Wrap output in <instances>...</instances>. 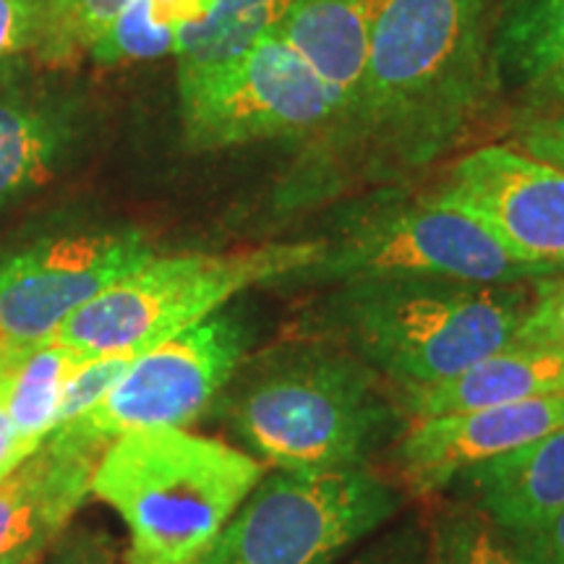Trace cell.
Here are the masks:
<instances>
[{
    "label": "cell",
    "mask_w": 564,
    "mask_h": 564,
    "mask_svg": "<svg viewBox=\"0 0 564 564\" xmlns=\"http://www.w3.org/2000/svg\"><path fill=\"white\" fill-rule=\"evenodd\" d=\"M267 465L188 429H144L112 440L91 494L129 531V564H196L215 544Z\"/></svg>",
    "instance_id": "cell-1"
},
{
    "label": "cell",
    "mask_w": 564,
    "mask_h": 564,
    "mask_svg": "<svg viewBox=\"0 0 564 564\" xmlns=\"http://www.w3.org/2000/svg\"><path fill=\"white\" fill-rule=\"evenodd\" d=\"M403 408L356 352L303 348L249 373L228 423L249 455L280 470L364 468L398 434Z\"/></svg>",
    "instance_id": "cell-2"
},
{
    "label": "cell",
    "mask_w": 564,
    "mask_h": 564,
    "mask_svg": "<svg viewBox=\"0 0 564 564\" xmlns=\"http://www.w3.org/2000/svg\"><path fill=\"white\" fill-rule=\"evenodd\" d=\"M533 285L447 278L345 282L335 314L356 356L400 390L455 377L518 337Z\"/></svg>",
    "instance_id": "cell-3"
},
{
    "label": "cell",
    "mask_w": 564,
    "mask_h": 564,
    "mask_svg": "<svg viewBox=\"0 0 564 564\" xmlns=\"http://www.w3.org/2000/svg\"><path fill=\"white\" fill-rule=\"evenodd\" d=\"M324 253L327 241H280L225 253L152 257L82 306L53 340L84 358H137L215 316L232 295L314 270Z\"/></svg>",
    "instance_id": "cell-4"
},
{
    "label": "cell",
    "mask_w": 564,
    "mask_h": 564,
    "mask_svg": "<svg viewBox=\"0 0 564 564\" xmlns=\"http://www.w3.org/2000/svg\"><path fill=\"white\" fill-rule=\"evenodd\" d=\"M486 0H379L356 110L400 133L447 131L484 76Z\"/></svg>",
    "instance_id": "cell-5"
},
{
    "label": "cell",
    "mask_w": 564,
    "mask_h": 564,
    "mask_svg": "<svg viewBox=\"0 0 564 564\" xmlns=\"http://www.w3.org/2000/svg\"><path fill=\"white\" fill-rule=\"evenodd\" d=\"M400 510V491L364 468L267 470L196 564H337Z\"/></svg>",
    "instance_id": "cell-6"
},
{
    "label": "cell",
    "mask_w": 564,
    "mask_h": 564,
    "mask_svg": "<svg viewBox=\"0 0 564 564\" xmlns=\"http://www.w3.org/2000/svg\"><path fill=\"white\" fill-rule=\"evenodd\" d=\"M178 91L186 141L196 150L291 137L345 112L343 97L274 32L217 66L178 74Z\"/></svg>",
    "instance_id": "cell-7"
},
{
    "label": "cell",
    "mask_w": 564,
    "mask_h": 564,
    "mask_svg": "<svg viewBox=\"0 0 564 564\" xmlns=\"http://www.w3.org/2000/svg\"><path fill=\"white\" fill-rule=\"evenodd\" d=\"M340 282L371 278H447L512 285L549 270L523 262L499 238L449 204L423 199L382 207L358 220L314 267Z\"/></svg>",
    "instance_id": "cell-8"
},
{
    "label": "cell",
    "mask_w": 564,
    "mask_h": 564,
    "mask_svg": "<svg viewBox=\"0 0 564 564\" xmlns=\"http://www.w3.org/2000/svg\"><path fill=\"white\" fill-rule=\"evenodd\" d=\"M249 348L236 316L215 314L131 361L91 411L53 432L74 447L102 453L118 436L144 429H186L220 398Z\"/></svg>",
    "instance_id": "cell-9"
},
{
    "label": "cell",
    "mask_w": 564,
    "mask_h": 564,
    "mask_svg": "<svg viewBox=\"0 0 564 564\" xmlns=\"http://www.w3.org/2000/svg\"><path fill=\"white\" fill-rule=\"evenodd\" d=\"M152 257L137 230L55 236L0 257V335L11 348L51 343L82 306Z\"/></svg>",
    "instance_id": "cell-10"
},
{
    "label": "cell",
    "mask_w": 564,
    "mask_h": 564,
    "mask_svg": "<svg viewBox=\"0 0 564 564\" xmlns=\"http://www.w3.org/2000/svg\"><path fill=\"white\" fill-rule=\"evenodd\" d=\"M436 199L481 223L523 262L564 267L562 167L512 147H481L457 160Z\"/></svg>",
    "instance_id": "cell-11"
},
{
    "label": "cell",
    "mask_w": 564,
    "mask_h": 564,
    "mask_svg": "<svg viewBox=\"0 0 564 564\" xmlns=\"http://www.w3.org/2000/svg\"><path fill=\"white\" fill-rule=\"evenodd\" d=\"M564 426V392L523 403L415 419L400 434L398 465L419 494L442 491L465 470Z\"/></svg>",
    "instance_id": "cell-12"
},
{
    "label": "cell",
    "mask_w": 564,
    "mask_h": 564,
    "mask_svg": "<svg viewBox=\"0 0 564 564\" xmlns=\"http://www.w3.org/2000/svg\"><path fill=\"white\" fill-rule=\"evenodd\" d=\"M100 455L45 440L0 478V564H42L91 494Z\"/></svg>",
    "instance_id": "cell-13"
},
{
    "label": "cell",
    "mask_w": 564,
    "mask_h": 564,
    "mask_svg": "<svg viewBox=\"0 0 564 564\" xmlns=\"http://www.w3.org/2000/svg\"><path fill=\"white\" fill-rule=\"evenodd\" d=\"M562 392L564 352L549 345L512 340L444 382L400 390L398 403L403 413L415 421L523 403V400Z\"/></svg>",
    "instance_id": "cell-14"
},
{
    "label": "cell",
    "mask_w": 564,
    "mask_h": 564,
    "mask_svg": "<svg viewBox=\"0 0 564 564\" xmlns=\"http://www.w3.org/2000/svg\"><path fill=\"white\" fill-rule=\"evenodd\" d=\"M460 481L502 535L549 523L564 510V426L465 470Z\"/></svg>",
    "instance_id": "cell-15"
},
{
    "label": "cell",
    "mask_w": 564,
    "mask_h": 564,
    "mask_svg": "<svg viewBox=\"0 0 564 564\" xmlns=\"http://www.w3.org/2000/svg\"><path fill=\"white\" fill-rule=\"evenodd\" d=\"M379 0H293L278 37L343 97L345 110L361 97L371 24Z\"/></svg>",
    "instance_id": "cell-16"
},
{
    "label": "cell",
    "mask_w": 564,
    "mask_h": 564,
    "mask_svg": "<svg viewBox=\"0 0 564 564\" xmlns=\"http://www.w3.org/2000/svg\"><path fill=\"white\" fill-rule=\"evenodd\" d=\"M87 361L58 340L11 348L0 364V403L30 447L53 434L68 379Z\"/></svg>",
    "instance_id": "cell-17"
},
{
    "label": "cell",
    "mask_w": 564,
    "mask_h": 564,
    "mask_svg": "<svg viewBox=\"0 0 564 564\" xmlns=\"http://www.w3.org/2000/svg\"><path fill=\"white\" fill-rule=\"evenodd\" d=\"M499 55L528 89L564 102V0H512Z\"/></svg>",
    "instance_id": "cell-18"
},
{
    "label": "cell",
    "mask_w": 564,
    "mask_h": 564,
    "mask_svg": "<svg viewBox=\"0 0 564 564\" xmlns=\"http://www.w3.org/2000/svg\"><path fill=\"white\" fill-rule=\"evenodd\" d=\"M212 6L215 0H129L89 51L91 61L112 66L175 55L181 34L199 24Z\"/></svg>",
    "instance_id": "cell-19"
},
{
    "label": "cell",
    "mask_w": 564,
    "mask_h": 564,
    "mask_svg": "<svg viewBox=\"0 0 564 564\" xmlns=\"http://www.w3.org/2000/svg\"><path fill=\"white\" fill-rule=\"evenodd\" d=\"M293 0H215L199 24L178 40V74H192L243 53L264 34L274 32Z\"/></svg>",
    "instance_id": "cell-20"
},
{
    "label": "cell",
    "mask_w": 564,
    "mask_h": 564,
    "mask_svg": "<svg viewBox=\"0 0 564 564\" xmlns=\"http://www.w3.org/2000/svg\"><path fill=\"white\" fill-rule=\"evenodd\" d=\"M58 147L61 131L51 118L0 102V202L45 181Z\"/></svg>",
    "instance_id": "cell-21"
},
{
    "label": "cell",
    "mask_w": 564,
    "mask_h": 564,
    "mask_svg": "<svg viewBox=\"0 0 564 564\" xmlns=\"http://www.w3.org/2000/svg\"><path fill=\"white\" fill-rule=\"evenodd\" d=\"M129 0H40L34 53L45 66H68L89 55Z\"/></svg>",
    "instance_id": "cell-22"
},
{
    "label": "cell",
    "mask_w": 564,
    "mask_h": 564,
    "mask_svg": "<svg viewBox=\"0 0 564 564\" xmlns=\"http://www.w3.org/2000/svg\"><path fill=\"white\" fill-rule=\"evenodd\" d=\"M434 564H520L505 535L478 510H453L436 518Z\"/></svg>",
    "instance_id": "cell-23"
},
{
    "label": "cell",
    "mask_w": 564,
    "mask_h": 564,
    "mask_svg": "<svg viewBox=\"0 0 564 564\" xmlns=\"http://www.w3.org/2000/svg\"><path fill=\"white\" fill-rule=\"evenodd\" d=\"M133 358L131 356H105V358H87L74 377L68 379L66 392H63L58 421H55L53 432L68 426L70 421L82 419L84 413L91 411L100 400L108 394L118 379L123 377Z\"/></svg>",
    "instance_id": "cell-24"
},
{
    "label": "cell",
    "mask_w": 564,
    "mask_h": 564,
    "mask_svg": "<svg viewBox=\"0 0 564 564\" xmlns=\"http://www.w3.org/2000/svg\"><path fill=\"white\" fill-rule=\"evenodd\" d=\"M564 270V267H562ZM554 270L533 280L531 308L520 324V343L549 345L564 352V272Z\"/></svg>",
    "instance_id": "cell-25"
},
{
    "label": "cell",
    "mask_w": 564,
    "mask_h": 564,
    "mask_svg": "<svg viewBox=\"0 0 564 564\" xmlns=\"http://www.w3.org/2000/svg\"><path fill=\"white\" fill-rule=\"evenodd\" d=\"M520 564H564V510L533 531L505 535Z\"/></svg>",
    "instance_id": "cell-26"
},
{
    "label": "cell",
    "mask_w": 564,
    "mask_h": 564,
    "mask_svg": "<svg viewBox=\"0 0 564 564\" xmlns=\"http://www.w3.org/2000/svg\"><path fill=\"white\" fill-rule=\"evenodd\" d=\"M350 564H434L432 544L423 539L419 528L408 525L384 535Z\"/></svg>",
    "instance_id": "cell-27"
},
{
    "label": "cell",
    "mask_w": 564,
    "mask_h": 564,
    "mask_svg": "<svg viewBox=\"0 0 564 564\" xmlns=\"http://www.w3.org/2000/svg\"><path fill=\"white\" fill-rule=\"evenodd\" d=\"M40 21V0H0V61L32 47Z\"/></svg>",
    "instance_id": "cell-28"
},
{
    "label": "cell",
    "mask_w": 564,
    "mask_h": 564,
    "mask_svg": "<svg viewBox=\"0 0 564 564\" xmlns=\"http://www.w3.org/2000/svg\"><path fill=\"white\" fill-rule=\"evenodd\" d=\"M520 150L564 171V112L528 123L520 133Z\"/></svg>",
    "instance_id": "cell-29"
},
{
    "label": "cell",
    "mask_w": 564,
    "mask_h": 564,
    "mask_svg": "<svg viewBox=\"0 0 564 564\" xmlns=\"http://www.w3.org/2000/svg\"><path fill=\"white\" fill-rule=\"evenodd\" d=\"M42 564H118V560L102 535L79 531L58 541Z\"/></svg>",
    "instance_id": "cell-30"
},
{
    "label": "cell",
    "mask_w": 564,
    "mask_h": 564,
    "mask_svg": "<svg viewBox=\"0 0 564 564\" xmlns=\"http://www.w3.org/2000/svg\"><path fill=\"white\" fill-rule=\"evenodd\" d=\"M34 453V447H30L13 429V423L6 413L3 403H0V478H6L11 474L17 465L30 457Z\"/></svg>",
    "instance_id": "cell-31"
},
{
    "label": "cell",
    "mask_w": 564,
    "mask_h": 564,
    "mask_svg": "<svg viewBox=\"0 0 564 564\" xmlns=\"http://www.w3.org/2000/svg\"><path fill=\"white\" fill-rule=\"evenodd\" d=\"M9 350H11V345L6 343V337H3V335H0V364H3V358L9 356Z\"/></svg>",
    "instance_id": "cell-32"
}]
</instances>
